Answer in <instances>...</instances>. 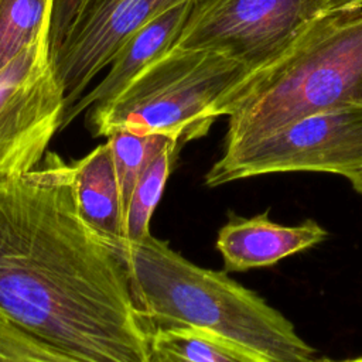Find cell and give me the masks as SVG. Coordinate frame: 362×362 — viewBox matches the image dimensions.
<instances>
[{
	"label": "cell",
	"instance_id": "obj_1",
	"mask_svg": "<svg viewBox=\"0 0 362 362\" xmlns=\"http://www.w3.org/2000/svg\"><path fill=\"white\" fill-rule=\"evenodd\" d=\"M0 313L85 362H150L126 267L79 215L55 153L0 182Z\"/></svg>",
	"mask_w": 362,
	"mask_h": 362
},
{
	"label": "cell",
	"instance_id": "obj_2",
	"mask_svg": "<svg viewBox=\"0 0 362 362\" xmlns=\"http://www.w3.org/2000/svg\"><path fill=\"white\" fill-rule=\"evenodd\" d=\"M117 253L148 332L192 327L228 338L269 362H311L315 351L293 322L226 272L201 267L150 235Z\"/></svg>",
	"mask_w": 362,
	"mask_h": 362
},
{
	"label": "cell",
	"instance_id": "obj_3",
	"mask_svg": "<svg viewBox=\"0 0 362 362\" xmlns=\"http://www.w3.org/2000/svg\"><path fill=\"white\" fill-rule=\"evenodd\" d=\"M356 103H362V6L322 11L279 57L249 72L229 93L223 148Z\"/></svg>",
	"mask_w": 362,
	"mask_h": 362
},
{
	"label": "cell",
	"instance_id": "obj_4",
	"mask_svg": "<svg viewBox=\"0 0 362 362\" xmlns=\"http://www.w3.org/2000/svg\"><path fill=\"white\" fill-rule=\"evenodd\" d=\"M250 71L222 52L173 45L115 98L89 107L95 136L161 134L181 144L208 133L229 93Z\"/></svg>",
	"mask_w": 362,
	"mask_h": 362
},
{
	"label": "cell",
	"instance_id": "obj_5",
	"mask_svg": "<svg viewBox=\"0 0 362 362\" xmlns=\"http://www.w3.org/2000/svg\"><path fill=\"white\" fill-rule=\"evenodd\" d=\"M329 173L362 195V103L301 117L260 139L223 148L206 187L276 173Z\"/></svg>",
	"mask_w": 362,
	"mask_h": 362
},
{
	"label": "cell",
	"instance_id": "obj_6",
	"mask_svg": "<svg viewBox=\"0 0 362 362\" xmlns=\"http://www.w3.org/2000/svg\"><path fill=\"white\" fill-rule=\"evenodd\" d=\"M195 1L54 0L49 59L65 93V112L137 30L177 6Z\"/></svg>",
	"mask_w": 362,
	"mask_h": 362
},
{
	"label": "cell",
	"instance_id": "obj_7",
	"mask_svg": "<svg viewBox=\"0 0 362 362\" xmlns=\"http://www.w3.org/2000/svg\"><path fill=\"white\" fill-rule=\"evenodd\" d=\"M49 25L51 17L0 71V182L38 167L61 129L65 93L49 59Z\"/></svg>",
	"mask_w": 362,
	"mask_h": 362
},
{
	"label": "cell",
	"instance_id": "obj_8",
	"mask_svg": "<svg viewBox=\"0 0 362 362\" xmlns=\"http://www.w3.org/2000/svg\"><path fill=\"white\" fill-rule=\"evenodd\" d=\"M322 11V0H198L174 45L222 52L253 72Z\"/></svg>",
	"mask_w": 362,
	"mask_h": 362
},
{
	"label": "cell",
	"instance_id": "obj_9",
	"mask_svg": "<svg viewBox=\"0 0 362 362\" xmlns=\"http://www.w3.org/2000/svg\"><path fill=\"white\" fill-rule=\"evenodd\" d=\"M328 232L307 219L287 226L269 218V211L250 218L232 216L218 232L216 249L225 272L263 269L324 242Z\"/></svg>",
	"mask_w": 362,
	"mask_h": 362
},
{
	"label": "cell",
	"instance_id": "obj_10",
	"mask_svg": "<svg viewBox=\"0 0 362 362\" xmlns=\"http://www.w3.org/2000/svg\"><path fill=\"white\" fill-rule=\"evenodd\" d=\"M195 3L177 6L137 30L113 57L107 65L109 71L102 81L89 92L83 93V96L64 113L61 129L68 126L85 109L115 98L139 72L167 52L181 35Z\"/></svg>",
	"mask_w": 362,
	"mask_h": 362
},
{
	"label": "cell",
	"instance_id": "obj_11",
	"mask_svg": "<svg viewBox=\"0 0 362 362\" xmlns=\"http://www.w3.org/2000/svg\"><path fill=\"white\" fill-rule=\"evenodd\" d=\"M71 175L79 215L100 239L117 249L126 242L124 212L109 143L72 163Z\"/></svg>",
	"mask_w": 362,
	"mask_h": 362
},
{
	"label": "cell",
	"instance_id": "obj_12",
	"mask_svg": "<svg viewBox=\"0 0 362 362\" xmlns=\"http://www.w3.org/2000/svg\"><path fill=\"white\" fill-rule=\"evenodd\" d=\"M148 354L150 362H269L246 346L192 327L151 329Z\"/></svg>",
	"mask_w": 362,
	"mask_h": 362
},
{
	"label": "cell",
	"instance_id": "obj_13",
	"mask_svg": "<svg viewBox=\"0 0 362 362\" xmlns=\"http://www.w3.org/2000/svg\"><path fill=\"white\" fill-rule=\"evenodd\" d=\"M178 140H170L139 177L124 212L126 242H140L151 235L150 221L175 161Z\"/></svg>",
	"mask_w": 362,
	"mask_h": 362
},
{
	"label": "cell",
	"instance_id": "obj_14",
	"mask_svg": "<svg viewBox=\"0 0 362 362\" xmlns=\"http://www.w3.org/2000/svg\"><path fill=\"white\" fill-rule=\"evenodd\" d=\"M54 0H0V71L38 35Z\"/></svg>",
	"mask_w": 362,
	"mask_h": 362
},
{
	"label": "cell",
	"instance_id": "obj_15",
	"mask_svg": "<svg viewBox=\"0 0 362 362\" xmlns=\"http://www.w3.org/2000/svg\"><path fill=\"white\" fill-rule=\"evenodd\" d=\"M106 139L112 150L113 164L122 194L123 212H126L130 195L139 177L148 163L173 139L161 134H136L130 132H116Z\"/></svg>",
	"mask_w": 362,
	"mask_h": 362
},
{
	"label": "cell",
	"instance_id": "obj_16",
	"mask_svg": "<svg viewBox=\"0 0 362 362\" xmlns=\"http://www.w3.org/2000/svg\"><path fill=\"white\" fill-rule=\"evenodd\" d=\"M0 362H85L25 332L0 313Z\"/></svg>",
	"mask_w": 362,
	"mask_h": 362
},
{
	"label": "cell",
	"instance_id": "obj_17",
	"mask_svg": "<svg viewBox=\"0 0 362 362\" xmlns=\"http://www.w3.org/2000/svg\"><path fill=\"white\" fill-rule=\"evenodd\" d=\"M327 10H335V8H345V7H354V6H362V0H322Z\"/></svg>",
	"mask_w": 362,
	"mask_h": 362
},
{
	"label": "cell",
	"instance_id": "obj_18",
	"mask_svg": "<svg viewBox=\"0 0 362 362\" xmlns=\"http://www.w3.org/2000/svg\"><path fill=\"white\" fill-rule=\"evenodd\" d=\"M311 362H362V356L351 358V359H342V361H332V359H317L314 358Z\"/></svg>",
	"mask_w": 362,
	"mask_h": 362
}]
</instances>
